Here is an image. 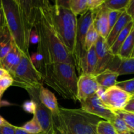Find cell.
<instances>
[{
    "mask_svg": "<svg viewBox=\"0 0 134 134\" xmlns=\"http://www.w3.org/2000/svg\"><path fill=\"white\" fill-rule=\"evenodd\" d=\"M39 0H2L5 22L12 39L22 54L30 56V35L34 29Z\"/></svg>",
    "mask_w": 134,
    "mask_h": 134,
    "instance_id": "cell-1",
    "label": "cell"
},
{
    "mask_svg": "<svg viewBox=\"0 0 134 134\" xmlns=\"http://www.w3.org/2000/svg\"><path fill=\"white\" fill-rule=\"evenodd\" d=\"M51 3L39 0L34 29L39 37L37 52L43 58V64L69 62L74 65L72 56L60 42L52 22Z\"/></svg>",
    "mask_w": 134,
    "mask_h": 134,
    "instance_id": "cell-2",
    "label": "cell"
},
{
    "mask_svg": "<svg viewBox=\"0 0 134 134\" xmlns=\"http://www.w3.org/2000/svg\"><path fill=\"white\" fill-rule=\"evenodd\" d=\"M43 82L52 88L65 99L77 102V76L71 63L56 62L44 64L41 69Z\"/></svg>",
    "mask_w": 134,
    "mask_h": 134,
    "instance_id": "cell-3",
    "label": "cell"
},
{
    "mask_svg": "<svg viewBox=\"0 0 134 134\" xmlns=\"http://www.w3.org/2000/svg\"><path fill=\"white\" fill-rule=\"evenodd\" d=\"M52 22L56 34L62 44L73 58L75 52L77 17L69 7L60 5L56 1L51 2Z\"/></svg>",
    "mask_w": 134,
    "mask_h": 134,
    "instance_id": "cell-4",
    "label": "cell"
},
{
    "mask_svg": "<svg viewBox=\"0 0 134 134\" xmlns=\"http://www.w3.org/2000/svg\"><path fill=\"white\" fill-rule=\"evenodd\" d=\"M52 116L64 129L71 134H97V124L101 120L99 117L81 108L71 109L60 107L58 115Z\"/></svg>",
    "mask_w": 134,
    "mask_h": 134,
    "instance_id": "cell-5",
    "label": "cell"
},
{
    "mask_svg": "<svg viewBox=\"0 0 134 134\" xmlns=\"http://www.w3.org/2000/svg\"><path fill=\"white\" fill-rule=\"evenodd\" d=\"M11 77L13 86L22 88L26 91L39 89L44 83L41 73L34 66L30 56L22 54L20 62Z\"/></svg>",
    "mask_w": 134,
    "mask_h": 134,
    "instance_id": "cell-6",
    "label": "cell"
},
{
    "mask_svg": "<svg viewBox=\"0 0 134 134\" xmlns=\"http://www.w3.org/2000/svg\"><path fill=\"white\" fill-rule=\"evenodd\" d=\"M94 16V12L88 10L77 18L75 52L73 60L78 75H79L81 71V62L86 52L85 48V37L90 26L93 24Z\"/></svg>",
    "mask_w": 134,
    "mask_h": 134,
    "instance_id": "cell-7",
    "label": "cell"
},
{
    "mask_svg": "<svg viewBox=\"0 0 134 134\" xmlns=\"http://www.w3.org/2000/svg\"><path fill=\"white\" fill-rule=\"evenodd\" d=\"M39 89L27 90L30 99L34 101L36 104V110L34 116H35L39 122L43 133L53 134L52 114L40 101L39 97Z\"/></svg>",
    "mask_w": 134,
    "mask_h": 134,
    "instance_id": "cell-8",
    "label": "cell"
},
{
    "mask_svg": "<svg viewBox=\"0 0 134 134\" xmlns=\"http://www.w3.org/2000/svg\"><path fill=\"white\" fill-rule=\"evenodd\" d=\"M133 96L115 85L106 89L100 99L108 108L116 112L123 111Z\"/></svg>",
    "mask_w": 134,
    "mask_h": 134,
    "instance_id": "cell-9",
    "label": "cell"
},
{
    "mask_svg": "<svg viewBox=\"0 0 134 134\" xmlns=\"http://www.w3.org/2000/svg\"><path fill=\"white\" fill-rule=\"evenodd\" d=\"M81 105L86 112L109 122L116 115V113L108 108L97 94L81 102Z\"/></svg>",
    "mask_w": 134,
    "mask_h": 134,
    "instance_id": "cell-10",
    "label": "cell"
},
{
    "mask_svg": "<svg viewBox=\"0 0 134 134\" xmlns=\"http://www.w3.org/2000/svg\"><path fill=\"white\" fill-rule=\"evenodd\" d=\"M99 85L95 77L92 75H81L77 81V101L81 103L97 94Z\"/></svg>",
    "mask_w": 134,
    "mask_h": 134,
    "instance_id": "cell-11",
    "label": "cell"
},
{
    "mask_svg": "<svg viewBox=\"0 0 134 134\" xmlns=\"http://www.w3.org/2000/svg\"><path fill=\"white\" fill-rule=\"evenodd\" d=\"M95 49L97 56V66L94 76L105 71L114 56L110 52L109 47L107 46L105 39L100 36L96 43Z\"/></svg>",
    "mask_w": 134,
    "mask_h": 134,
    "instance_id": "cell-12",
    "label": "cell"
},
{
    "mask_svg": "<svg viewBox=\"0 0 134 134\" xmlns=\"http://www.w3.org/2000/svg\"><path fill=\"white\" fill-rule=\"evenodd\" d=\"M120 75L134 74V58H122L118 55L114 56L107 69Z\"/></svg>",
    "mask_w": 134,
    "mask_h": 134,
    "instance_id": "cell-13",
    "label": "cell"
},
{
    "mask_svg": "<svg viewBox=\"0 0 134 134\" xmlns=\"http://www.w3.org/2000/svg\"><path fill=\"white\" fill-rule=\"evenodd\" d=\"M109 10L103 5L94 12V16L93 21V26L98 33L99 35L105 39L109 34L108 14Z\"/></svg>",
    "mask_w": 134,
    "mask_h": 134,
    "instance_id": "cell-14",
    "label": "cell"
},
{
    "mask_svg": "<svg viewBox=\"0 0 134 134\" xmlns=\"http://www.w3.org/2000/svg\"><path fill=\"white\" fill-rule=\"evenodd\" d=\"M22 57V52L19 51L14 43L10 52L0 62V67L5 69L11 76L19 65Z\"/></svg>",
    "mask_w": 134,
    "mask_h": 134,
    "instance_id": "cell-15",
    "label": "cell"
},
{
    "mask_svg": "<svg viewBox=\"0 0 134 134\" xmlns=\"http://www.w3.org/2000/svg\"><path fill=\"white\" fill-rule=\"evenodd\" d=\"M97 66V56L96 53L95 45L92 47L88 51H86L85 56L82 58L81 65V71L79 75L94 76Z\"/></svg>",
    "mask_w": 134,
    "mask_h": 134,
    "instance_id": "cell-16",
    "label": "cell"
},
{
    "mask_svg": "<svg viewBox=\"0 0 134 134\" xmlns=\"http://www.w3.org/2000/svg\"><path fill=\"white\" fill-rule=\"evenodd\" d=\"M131 21H132V20L130 17V16L125 11L122 12L119 16L118 20L116 21L115 26L111 29V30L107 35V38L105 39L106 43L109 48L113 44L118 35L122 31L123 29L126 27V26L128 23H130Z\"/></svg>",
    "mask_w": 134,
    "mask_h": 134,
    "instance_id": "cell-17",
    "label": "cell"
},
{
    "mask_svg": "<svg viewBox=\"0 0 134 134\" xmlns=\"http://www.w3.org/2000/svg\"><path fill=\"white\" fill-rule=\"evenodd\" d=\"M39 97L41 103L52 113V115H58L60 107L56 96L52 92L43 86L39 89Z\"/></svg>",
    "mask_w": 134,
    "mask_h": 134,
    "instance_id": "cell-18",
    "label": "cell"
},
{
    "mask_svg": "<svg viewBox=\"0 0 134 134\" xmlns=\"http://www.w3.org/2000/svg\"><path fill=\"white\" fill-rule=\"evenodd\" d=\"M94 77L99 86L107 89L116 85L119 75L109 70H105Z\"/></svg>",
    "mask_w": 134,
    "mask_h": 134,
    "instance_id": "cell-19",
    "label": "cell"
},
{
    "mask_svg": "<svg viewBox=\"0 0 134 134\" xmlns=\"http://www.w3.org/2000/svg\"><path fill=\"white\" fill-rule=\"evenodd\" d=\"M118 56L122 58H130L134 56V26L122 44Z\"/></svg>",
    "mask_w": 134,
    "mask_h": 134,
    "instance_id": "cell-20",
    "label": "cell"
},
{
    "mask_svg": "<svg viewBox=\"0 0 134 134\" xmlns=\"http://www.w3.org/2000/svg\"><path fill=\"white\" fill-rule=\"evenodd\" d=\"M13 39L7 27L0 34V62L10 52L13 45Z\"/></svg>",
    "mask_w": 134,
    "mask_h": 134,
    "instance_id": "cell-21",
    "label": "cell"
},
{
    "mask_svg": "<svg viewBox=\"0 0 134 134\" xmlns=\"http://www.w3.org/2000/svg\"><path fill=\"white\" fill-rule=\"evenodd\" d=\"M134 26V22L133 21H131L130 23H128V24L126 26V27L123 29L122 31L120 33L118 37H116V39H115V42L113 43V44H112L111 47L109 48L110 52H111L113 55L114 56H116L118 55L119 53V51L120 50V47H121L122 44H123V43L124 42V41L126 40V39L127 38L128 35H129L130 32L132 30V27Z\"/></svg>",
    "mask_w": 134,
    "mask_h": 134,
    "instance_id": "cell-22",
    "label": "cell"
},
{
    "mask_svg": "<svg viewBox=\"0 0 134 134\" xmlns=\"http://www.w3.org/2000/svg\"><path fill=\"white\" fill-rule=\"evenodd\" d=\"M69 9L77 17L86 13L88 9V0H69Z\"/></svg>",
    "mask_w": 134,
    "mask_h": 134,
    "instance_id": "cell-23",
    "label": "cell"
},
{
    "mask_svg": "<svg viewBox=\"0 0 134 134\" xmlns=\"http://www.w3.org/2000/svg\"><path fill=\"white\" fill-rule=\"evenodd\" d=\"M130 0H105L104 5L108 10L124 12Z\"/></svg>",
    "mask_w": 134,
    "mask_h": 134,
    "instance_id": "cell-24",
    "label": "cell"
},
{
    "mask_svg": "<svg viewBox=\"0 0 134 134\" xmlns=\"http://www.w3.org/2000/svg\"><path fill=\"white\" fill-rule=\"evenodd\" d=\"M99 35L97 31L96 30L95 27L93 26V24L90 26L88 31H87L86 37H85V51H88L92 47L94 46L96 43L97 41L99 39Z\"/></svg>",
    "mask_w": 134,
    "mask_h": 134,
    "instance_id": "cell-25",
    "label": "cell"
},
{
    "mask_svg": "<svg viewBox=\"0 0 134 134\" xmlns=\"http://www.w3.org/2000/svg\"><path fill=\"white\" fill-rule=\"evenodd\" d=\"M109 122L113 126L117 134H132L124 120L116 113L115 117Z\"/></svg>",
    "mask_w": 134,
    "mask_h": 134,
    "instance_id": "cell-26",
    "label": "cell"
},
{
    "mask_svg": "<svg viewBox=\"0 0 134 134\" xmlns=\"http://www.w3.org/2000/svg\"><path fill=\"white\" fill-rule=\"evenodd\" d=\"M97 134H117L115 128L110 122L101 120L96 126Z\"/></svg>",
    "mask_w": 134,
    "mask_h": 134,
    "instance_id": "cell-27",
    "label": "cell"
},
{
    "mask_svg": "<svg viewBox=\"0 0 134 134\" xmlns=\"http://www.w3.org/2000/svg\"><path fill=\"white\" fill-rule=\"evenodd\" d=\"M21 128L24 130L26 132L31 134H39L42 133L41 128L35 116H34L31 120L24 124Z\"/></svg>",
    "mask_w": 134,
    "mask_h": 134,
    "instance_id": "cell-28",
    "label": "cell"
},
{
    "mask_svg": "<svg viewBox=\"0 0 134 134\" xmlns=\"http://www.w3.org/2000/svg\"><path fill=\"white\" fill-rule=\"evenodd\" d=\"M115 113L124 120L131 133H134V113L124 111H119Z\"/></svg>",
    "mask_w": 134,
    "mask_h": 134,
    "instance_id": "cell-29",
    "label": "cell"
},
{
    "mask_svg": "<svg viewBox=\"0 0 134 134\" xmlns=\"http://www.w3.org/2000/svg\"><path fill=\"white\" fill-rule=\"evenodd\" d=\"M116 86L122 89L128 94L134 96V78L127 81L117 82Z\"/></svg>",
    "mask_w": 134,
    "mask_h": 134,
    "instance_id": "cell-30",
    "label": "cell"
},
{
    "mask_svg": "<svg viewBox=\"0 0 134 134\" xmlns=\"http://www.w3.org/2000/svg\"><path fill=\"white\" fill-rule=\"evenodd\" d=\"M122 14V12L113 11V10H109L108 14V24H109V33L115 24H116V21L119 19V16Z\"/></svg>",
    "mask_w": 134,
    "mask_h": 134,
    "instance_id": "cell-31",
    "label": "cell"
},
{
    "mask_svg": "<svg viewBox=\"0 0 134 134\" xmlns=\"http://www.w3.org/2000/svg\"><path fill=\"white\" fill-rule=\"evenodd\" d=\"M13 85V79L10 75L0 79V92H4L7 89Z\"/></svg>",
    "mask_w": 134,
    "mask_h": 134,
    "instance_id": "cell-32",
    "label": "cell"
},
{
    "mask_svg": "<svg viewBox=\"0 0 134 134\" xmlns=\"http://www.w3.org/2000/svg\"><path fill=\"white\" fill-rule=\"evenodd\" d=\"M22 109L25 112L34 115L36 110V104L34 101L30 99V100L24 102L22 104Z\"/></svg>",
    "mask_w": 134,
    "mask_h": 134,
    "instance_id": "cell-33",
    "label": "cell"
},
{
    "mask_svg": "<svg viewBox=\"0 0 134 134\" xmlns=\"http://www.w3.org/2000/svg\"><path fill=\"white\" fill-rule=\"evenodd\" d=\"M105 0H88V9L95 12L104 3Z\"/></svg>",
    "mask_w": 134,
    "mask_h": 134,
    "instance_id": "cell-34",
    "label": "cell"
},
{
    "mask_svg": "<svg viewBox=\"0 0 134 134\" xmlns=\"http://www.w3.org/2000/svg\"><path fill=\"white\" fill-rule=\"evenodd\" d=\"M15 126L12 125L9 123L7 125L0 126V133L1 134H15Z\"/></svg>",
    "mask_w": 134,
    "mask_h": 134,
    "instance_id": "cell-35",
    "label": "cell"
},
{
    "mask_svg": "<svg viewBox=\"0 0 134 134\" xmlns=\"http://www.w3.org/2000/svg\"><path fill=\"white\" fill-rule=\"evenodd\" d=\"M125 12L132 18V21L134 22V0H130V1L129 4L127 7Z\"/></svg>",
    "mask_w": 134,
    "mask_h": 134,
    "instance_id": "cell-36",
    "label": "cell"
},
{
    "mask_svg": "<svg viewBox=\"0 0 134 134\" xmlns=\"http://www.w3.org/2000/svg\"><path fill=\"white\" fill-rule=\"evenodd\" d=\"M7 27L6 22H5V15L3 9H0V34Z\"/></svg>",
    "mask_w": 134,
    "mask_h": 134,
    "instance_id": "cell-37",
    "label": "cell"
},
{
    "mask_svg": "<svg viewBox=\"0 0 134 134\" xmlns=\"http://www.w3.org/2000/svg\"><path fill=\"white\" fill-rule=\"evenodd\" d=\"M29 42H30V44H38V43H39V37H38L36 31H35L34 29H33L31 34H30Z\"/></svg>",
    "mask_w": 134,
    "mask_h": 134,
    "instance_id": "cell-38",
    "label": "cell"
},
{
    "mask_svg": "<svg viewBox=\"0 0 134 134\" xmlns=\"http://www.w3.org/2000/svg\"><path fill=\"white\" fill-rule=\"evenodd\" d=\"M123 111H126L128 113H134V96L132 98V99L129 101L128 104L125 107Z\"/></svg>",
    "mask_w": 134,
    "mask_h": 134,
    "instance_id": "cell-39",
    "label": "cell"
},
{
    "mask_svg": "<svg viewBox=\"0 0 134 134\" xmlns=\"http://www.w3.org/2000/svg\"><path fill=\"white\" fill-rule=\"evenodd\" d=\"M14 130H15V134H31L28 133V132H26L24 130L22 129L21 127H17V126H14ZM39 134H44L42 132V133H40Z\"/></svg>",
    "mask_w": 134,
    "mask_h": 134,
    "instance_id": "cell-40",
    "label": "cell"
},
{
    "mask_svg": "<svg viewBox=\"0 0 134 134\" xmlns=\"http://www.w3.org/2000/svg\"><path fill=\"white\" fill-rule=\"evenodd\" d=\"M9 73H8V72L5 69H3V68H2L0 67V79H1L2 77H5V76L7 75H9Z\"/></svg>",
    "mask_w": 134,
    "mask_h": 134,
    "instance_id": "cell-41",
    "label": "cell"
},
{
    "mask_svg": "<svg viewBox=\"0 0 134 134\" xmlns=\"http://www.w3.org/2000/svg\"><path fill=\"white\" fill-rule=\"evenodd\" d=\"M9 122H8L6 120H5L4 118H3L2 116H0V126H3L7 125V124H9Z\"/></svg>",
    "mask_w": 134,
    "mask_h": 134,
    "instance_id": "cell-42",
    "label": "cell"
},
{
    "mask_svg": "<svg viewBox=\"0 0 134 134\" xmlns=\"http://www.w3.org/2000/svg\"><path fill=\"white\" fill-rule=\"evenodd\" d=\"M9 105H13V104L9 103V102H6V101L0 100V107H3V106H9Z\"/></svg>",
    "mask_w": 134,
    "mask_h": 134,
    "instance_id": "cell-43",
    "label": "cell"
},
{
    "mask_svg": "<svg viewBox=\"0 0 134 134\" xmlns=\"http://www.w3.org/2000/svg\"><path fill=\"white\" fill-rule=\"evenodd\" d=\"M2 8V0H0V9Z\"/></svg>",
    "mask_w": 134,
    "mask_h": 134,
    "instance_id": "cell-44",
    "label": "cell"
},
{
    "mask_svg": "<svg viewBox=\"0 0 134 134\" xmlns=\"http://www.w3.org/2000/svg\"><path fill=\"white\" fill-rule=\"evenodd\" d=\"M3 93L4 92H0V100H1V96H2V95Z\"/></svg>",
    "mask_w": 134,
    "mask_h": 134,
    "instance_id": "cell-45",
    "label": "cell"
},
{
    "mask_svg": "<svg viewBox=\"0 0 134 134\" xmlns=\"http://www.w3.org/2000/svg\"><path fill=\"white\" fill-rule=\"evenodd\" d=\"M133 58H134V56H133Z\"/></svg>",
    "mask_w": 134,
    "mask_h": 134,
    "instance_id": "cell-46",
    "label": "cell"
},
{
    "mask_svg": "<svg viewBox=\"0 0 134 134\" xmlns=\"http://www.w3.org/2000/svg\"><path fill=\"white\" fill-rule=\"evenodd\" d=\"M0 134H1V133H0Z\"/></svg>",
    "mask_w": 134,
    "mask_h": 134,
    "instance_id": "cell-47",
    "label": "cell"
},
{
    "mask_svg": "<svg viewBox=\"0 0 134 134\" xmlns=\"http://www.w3.org/2000/svg\"></svg>",
    "mask_w": 134,
    "mask_h": 134,
    "instance_id": "cell-48",
    "label": "cell"
}]
</instances>
